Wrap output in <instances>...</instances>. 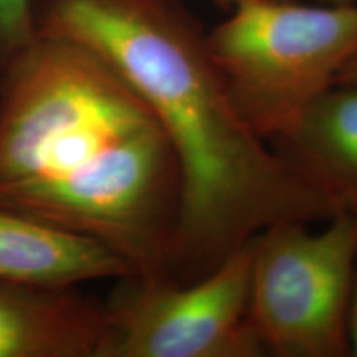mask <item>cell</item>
Segmentation results:
<instances>
[{
    "label": "cell",
    "mask_w": 357,
    "mask_h": 357,
    "mask_svg": "<svg viewBox=\"0 0 357 357\" xmlns=\"http://www.w3.org/2000/svg\"><path fill=\"white\" fill-rule=\"evenodd\" d=\"M181 177L144 100L101 58L38 37L0 77V205L171 273Z\"/></svg>",
    "instance_id": "6da1fadb"
},
{
    "label": "cell",
    "mask_w": 357,
    "mask_h": 357,
    "mask_svg": "<svg viewBox=\"0 0 357 357\" xmlns=\"http://www.w3.org/2000/svg\"><path fill=\"white\" fill-rule=\"evenodd\" d=\"M35 22L38 37L101 58L166 132L181 177L171 280L200 278L278 223L341 213L248 126L207 37L174 0H37Z\"/></svg>",
    "instance_id": "7a4b0ae2"
},
{
    "label": "cell",
    "mask_w": 357,
    "mask_h": 357,
    "mask_svg": "<svg viewBox=\"0 0 357 357\" xmlns=\"http://www.w3.org/2000/svg\"><path fill=\"white\" fill-rule=\"evenodd\" d=\"M205 37L236 109L271 144L357 55V3L240 0Z\"/></svg>",
    "instance_id": "3957f363"
},
{
    "label": "cell",
    "mask_w": 357,
    "mask_h": 357,
    "mask_svg": "<svg viewBox=\"0 0 357 357\" xmlns=\"http://www.w3.org/2000/svg\"><path fill=\"white\" fill-rule=\"evenodd\" d=\"M311 225L278 223L255 236L248 318L265 356H351L357 215Z\"/></svg>",
    "instance_id": "277c9868"
},
{
    "label": "cell",
    "mask_w": 357,
    "mask_h": 357,
    "mask_svg": "<svg viewBox=\"0 0 357 357\" xmlns=\"http://www.w3.org/2000/svg\"><path fill=\"white\" fill-rule=\"evenodd\" d=\"M255 238L194 281L119 278L98 357H260L248 318Z\"/></svg>",
    "instance_id": "5b68a950"
},
{
    "label": "cell",
    "mask_w": 357,
    "mask_h": 357,
    "mask_svg": "<svg viewBox=\"0 0 357 357\" xmlns=\"http://www.w3.org/2000/svg\"><path fill=\"white\" fill-rule=\"evenodd\" d=\"M106 305L75 288L0 281V357H98Z\"/></svg>",
    "instance_id": "8992f818"
},
{
    "label": "cell",
    "mask_w": 357,
    "mask_h": 357,
    "mask_svg": "<svg viewBox=\"0 0 357 357\" xmlns=\"http://www.w3.org/2000/svg\"><path fill=\"white\" fill-rule=\"evenodd\" d=\"M339 212L357 215V86L336 83L270 144Z\"/></svg>",
    "instance_id": "52a82bcc"
},
{
    "label": "cell",
    "mask_w": 357,
    "mask_h": 357,
    "mask_svg": "<svg viewBox=\"0 0 357 357\" xmlns=\"http://www.w3.org/2000/svg\"><path fill=\"white\" fill-rule=\"evenodd\" d=\"M129 275L126 263L95 240L0 205V281L75 288L86 281Z\"/></svg>",
    "instance_id": "ba28073f"
},
{
    "label": "cell",
    "mask_w": 357,
    "mask_h": 357,
    "mask_svg": "<svg viewBox=\"0 0 357 357\" xmlns=\"http://www.w3.org/2000/svg\"><path fill=\"white\" fill-rule=\"evenodd\" d=\"M37 0H0V77L37 40Z\"/></svg>",
    "instance_id": "9c48e42d"
},
{
    "label": "cell",
    "mask_w": 357,
    "mask_h": 357,
    "mask_svg": "<svg viewBox=\"0 0 357 357\" xmlns=\"http://www.w3.org/2000/svg\"><path fill=\"white\" fill-rule=\"evenodd\" d=\"M349 349L351 356L357 357V255L354 265V276H352L351 307H349Z\"/></svg>",
    "instance_id": "30bf717a"
},
{
    "label": "cell",
    "mask_w": 357,
    "mask_h": 357,
    "mask_svg": "<svg viewBox=\"0 0 357 357\" xmlns=\"http://www.w3.org/2000/svg\"><path fill=\"white\" fill-rule=\"evenodd\" d=\"M337 83H347V84H356L357 86V55L347 63L344 70L339 75Z\"/></svg>",
    "instance_id": "8fae6325"
},
{
    "label": "cell",
    "mask_w": 357,
    "mask_h": 357,
    "mask_svg": "<svg viewBox=\"0 0 357 357\" xmlns=\"http://www.w3.org/2000/svg\"><path fill=\"white\" fill-rule=\"evenodd\" d=\"M289 2H311L326 3V6H356L357 0H289Z\"/></svg>",
    "instance_id": "7c38bea8"
},
{
    "label": "cell",
    "mask_w": 357,
    "mask_h": 357,
    "mask_svg": "<svg viewBox=\"0 0 357 357\" xmlns=\"http://www.w3.org/2000/svg\"><path fill=\"white\" fill-rule=\"evenodd\" d=\"M240 0H212L213 6H217L220 10L223 12H229L231 7H235Z\"/></svg>",
    "instance_id": "4fadbf2b"
}]
</instances>
